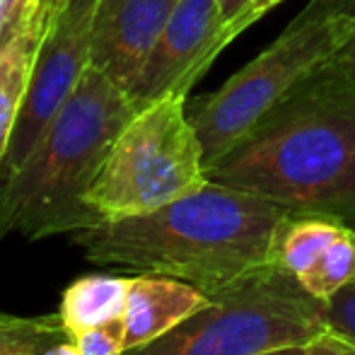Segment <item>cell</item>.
<instances>
[{
	"instance_id": "6da1fadb",
	"label": "cell",
	"mask_w": 355,
	"mask_h": 355,
	"mask_svg": "<svg viewBox=\"0 0 355 355\" xmlns=\"http://www.w3.org/2000/svg\"><path fill=\"white\" fill-rule=\"evenodd\" d=\"M293 211L208 179L153 213L73 232L92 263L162 273L213 295L268 266L278 227Z\"/></svg>"
},
{
	"instance_id": "7a4b0ae2",
	"label": "cell",
	"mask_w": 355,
	"mask_h": 355,
	"mask_svg": "<svg viewBox=\"0 0 355 355\" xmlns=\"http://www.w3.org/2000/svg\"><path fill=\"white\" fill-rule=\"evenodd\" d=\"M206 174L293 213L355 227V80L327 63Z\"/></svg>"
},
{
	"instance_id": "3957f363",
	"label": "cell",
	"mask_w": 355,
	"mask_h": 355,
	"mask_svg": "<svg viewBox=\"0 0 355 355\" xmlns=\"http://www.w3.org/2000/svg\"><path fill=\"white\" fill-rule=\"evenodd\" d=\"M136 114L126 89L87 68L32 155L0 182V237L44 239L102 225L85 198Z\"/></svg>"
},
{
	"instance_id": "277c9868",
	"label": "cell",
	"mask_w": 355,
	"mask_h": 355,
	"mask_svg": "<svg viewBox=\"0 0 355 355\" xmlns=\"http://www.w3.org/2000/svg\"><path fill=\"white\" fill-rule=\"evenodd\" d=\"M353 5L312 0L271 46L189 112L201 138L206 169L338 56L353 37Z\"/></svg>"
},
{
	"instance_id": "5b68a950",
	"label": "cell",
	"mask_w": 355,
	"mask_h": 355,
	"mask_svg": "<svg viewBox=\"0 0 355 355\" xmlns=\"http://www.w3.org/2000/svg\"><path fill=\"white\" fill-rule=\"evenodd\" d=\"M208 297L206 307L169 334L123 355H259L307 346L327 331V302L276 263Z\"/></svg>"
},
{
	"instance_id": "8992f818",
	"label": "cell",
	"mask_w": 355,
	"mask_h": 355,
	"mask_svg": "<svg viewBox=\"0 0 355 355\" xmlns=\"http://www.w3.org/2000/svg\"><path fill=\"white\" fill-rule=\"evenodd\" d=\"M206 182L203 145L187 97L169 94L138 109L126 123L85 201L107 223L153 213Z\"/></svg>"
},
{
	"instance_id": "52a82bcc",
	"label": "cell",
	"mask_w": 355,
	"mask_h": 355,
	"mask_svg": "<svg viewBox=\"0 0 355 355\" xmlns=\"http://www.w3.org/2000/svg\"><path fill=\"white\" fill-rule=\"evenodd\" d=\"M94 3L97 0H66V5L51 10L27 94L0 164V182L22 167L89 68V22Z\"/></svg>"
},
{
	"instance_id": "ba28073f",
	"label": "cell",
	"mask_w": 355,
	"mask_h": 355,
	"mask_svg": "<svg viewBox=\"0 0 355 355\" xmlns=\"http://www.w3.org/2000/svg\"><path fill=\"white\" fill-rule=\"evenodd\" d=\"M218 3L215 0H177L155 42L131 99L138 109L169 94H184L201 80L218 58Z\"/></svg>"
},
{
	"instance_id": "9c48e42d",
	"label": "cell",
	"mask_w": 355,
	"mask_h": 355,
	"mask_svg": "<svg viewBox=\"0 0 355 355\" xmlns=\"http://www.w3.org/2000/svg\"><path fill=\"white\" fill-rule=\"evenodd\" d=\"M177 0H97L89 22V68L131 92Z\"/></svg>"
},
{
	"instance_id": "30bf717a",
	"label": "cell",
	"mask_w": 355,
	"mask_h": 355,
	"mask_svg": "<svg viewBox=\"0 0 355 355\" xmlns=\"http://www.w3.org/2000/svg\"><path fill=\"white\" fill-rule=\"evenodd\" d=\"M208 295L196 285L162 273H136L128 278L123 338L126 351L157 341L193 312L208 304Z\"/></svg>"
},
{
	"instance_id": "8fae6325",
	"label": "cell",
	"mask_w": 355,
	"mask_h": 355,
	"mask_svg": "<svg viewBox=\"0 0 355 355\" xmlns=\"http://www.w3.org/2000/svg\"><path fill=\"white\" fill-rule=\"evenodd\" d=\"M51 5L44 3L27 17V22L12 34L5 44H0V164L10 143L15 119L27 94L29 75L34 68L39 44L46 32Z\"/></svg>"
},
{
	"instance_id": "7c38bea8",
	"label": "cell",
	"mask_w": 355,
	"mask_h": 355,
	"mask_svg": "<svg viewBox=\"0 0 355 355\" xmlns=\"http://www.w3.org/2000/svg\"><path fill=\"white\" fill-rule=\"evenodd\" d=\"M126 293L128 278L112 276V273L83 276L66 288L58 317H61L66 331L71 336H78L87 329L123 319Z\"/></svg>"
},
{
	"instance_id": "4fadbf2b",
	"label": "cell",
	"mask_w": 355,
	"mask_h": 355,
	"mask_svg": "<svg viewBox=\"0 0 355 355\" xmlns=\"http://www.w3.org/2000/svg\"><path fill=\"white\" fill-rule=\"evenodd\" d=\"M355 281V227L346 225L327 244L317 261L300 278V285L322 302H329L338 290Z\"/></svg>"
},
{
	"instance_id": "5bb4252c",
	"label": "cell",
	"mask_w": 355,
	"mask_h": 355,
	"mask_svg": "<svg viewBox=\"0 0 355 355\" xmlns=\"http://www.w3.org/2000/svg\"><path fill=\"white\" fill-rule=\"evenodd\" d=\"M61 317H8L0 322V355H44L68 338Z\"/></svg>"
},
{
	"instance_id": "9a60e30c",
	"label": "cell",
	"mask_w": 355,
	"mask_h": 355,
	"mask_svg": "<svg viewBox=\"0 0 355 355\" xmlns=\"http://www.w3.org/2000/svg\"><path fill=\"white\" fill-rule=\"evenodd\" d=\"M80 348V355H123L126 338H123V319L109 322L104 327H94L73 336Z\"/></svg>"
},
{
	"instance_id": "2e32d148",
	"label": "cell",
	"mask_w": 355,
	"mask_h": 355,
	"mask_svg": "<svg viewBox=\"0 0 355 355\" xmlns=\"http://www.w3.org/2000/svg\"><path fill=\"white\" fill-rule=\"evenodd\" d=\"M327 329L355 346V281L327 302Z\"/></svg>"
},
{
	"instance_id": "e0dca14e",
	"label": "cell",
	"mask_w": 355,
	"mask_h": 355,
	"mask_svg": "<svg viewBox=\"0 0 355 355\" xmlns=\"http://www.w3.org/2000/svg\"><path fill=\"white\" fill-rule=\"evenodd\" d=\"M281 3H285V0H252V3H249V8L244 10L242 15H239L237 22H234L232 27L225 32L223 42H220V44H223V49L227 46V44H232L234 39H237L239 34L244 32V29H249L254 22H259V19H261L263 15L268 12V10H273L276 5H281Z\"/></svg>"
},
{
	"instance_id": "ac0fdd59",
	"label": "cell",
	"mask_w": 355,
	"mask_h": 355,
	"mask_svg": "<svg viewBox=\"0 0 355 355\" xmlns=\"http://www.w3.org/2000/svg\"><path fill=\"white\" fill-rule=\"evenodd\" d=\"M307 355H355V346L327 329L307 343Z\"/></svg>"
},
{
	"instance_id": "d6986e66",
	"label": "cell",
	"mask_w": 355,
	"mask_h": 355,
	"mask_svg": "<svg viewBox=\"0 0 355 355\" xmlns=\"http://www.w3.org/2000/svg\"><path fill=\"white\" fill-rule=\"evenodd\" d=\"M218 3V22H220V37H218V51H223V37L230 27L239 19V15L249 8L252 0H215Z\"/></svg>"
},
{
	"instance_id": "ffe728a7",
	"label": "cell",
	"mask_w": 355,
	"mask_h": 355,
	"mask_svg": "<svg viewBox=\"0 0 355 355\" xmlns=\"http://www.w3.org/2000/svg\"><path fill=\"white\" fill-rule=\"evenodd\" d=\"M353 8H355V5H353ZM334 63H336L343 73L351 75V78L355 80V29H353V37L348 39V44L341 49V51H338V56L334 58Z\"/></svg>"
},
{
	"instance_id": "44dd1931",
	"label": "cell",
	"mask_w": 355,
	"mask_h": 355,
	"mask_svg": "<svg viewBox=\"0 0 355 355\" xmlns=\"http://www.w3.org/2000/svg\"><path fill=\"white\" fill-rule=\"evenodd\" d=\"M44 355H80V348L78 343H75L73 336L63 338V341H58L56 346H51Z\"/></svg>"
},
{
	"instance_id": "7402d4cb",
	"label": "cell",
	"mask_w": 355,
	"mask_h": 355,
	"mask_svg": "<svg viewBox=\"0 0 355 355\" xmlns=\"http://www.w3.org/2000/svg\"><path fill=\"white\" fill-rule=\"evenodd\" d=\"M259 355H307V346H285V348H276V351H266Z\"/></svg>"
},
{
	"instance_id": "603a6c76",
	"label": "cell",
	"mask_w": 355,
	"mask_h": 355,
	"mask_svg": "<svg viewBox=\"0 0 355 355\" xmlns=\"http://www.w3.org/2000/svg\"><path fill=\"white\" fill-rule=\"evenodd\" d=\"M49 5H51V10H58L61 5H66V0H49Z\"/></svg>"
},
{
	"instance_id": "cb8c5ba5",
	"label": "cell",
	"mask_w": 355,
	"mask_h": 355,
	"mask_svg": "<svg viewBox=\"0 0 355 355\" xmlns=\"http://www.w3.org/2000/svg\"><path fill=\"white\" fill-rule=\"evenodd\" d=\"M8 317H10V314H3V312H0V322H5Z\"/></svg>"
}]
</instances>
